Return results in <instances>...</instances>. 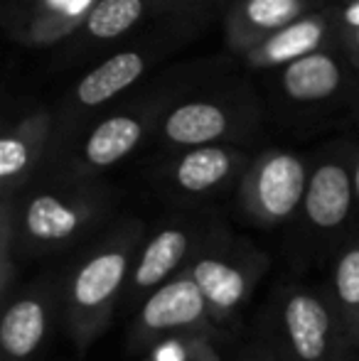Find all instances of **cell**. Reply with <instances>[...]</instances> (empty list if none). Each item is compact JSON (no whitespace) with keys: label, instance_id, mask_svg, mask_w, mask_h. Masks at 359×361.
Instances as JSON below:
<instances>
[{"label":"cell","instance_id":"52a82bcc","mask_svg":"<svg viewBox=\"0 0 359 361\" xmlns=\"http://www.w3.org/2000/svg\"><path fill=\"white\" fill-rule=\"evenodd\" d=\"M57 322H64V273L47 271L20 286L3 305L0 359L32 361L47 347Z\"/></svg>","mask_w":359,"mask_h":361},{"label":"cell","instance_id":"6da1fadb","mask_svg":"<svg viewBox=\"0 0 359 361\" xmlns=\"http://www.w3.org/2000/svg\"><path fill=\"white\" fill-rule=\"evenodd\" d=\"M145 221L121 216L79 248L64 271V332L79 352L109 329L145 238Z\"/></svg>","mask_w":359,"mask_h":361},{"label":"cell","instance_id":"ffe728a7","mask_svg":"<svg viewBox=\"0 0 359 361\" xmlns=\"http://www.w3.org/2000/svg\"><path fill=\"white\" fill-rule=\"evenodd\" d=\"M143 13V0H96L87 15V30L96 39H116L128 32Z\"/></svg>","mask_w":359,"mask_h":361},{"label":"cell","instance_id":"5b68a950","mask_svg":"<svg viewBox=\"0 0 359 361\" xmlns=\"http://www.w3.org/2000/svg\"><path fill=\"white\" fill-rule=\"evenodd\" d=\"M221 224L209 212H175L145 231L121 307L133 314L153 290L182 276Z\"/></svg>","mask_w":359,"mask_h":361},{"label":"cell","instance_id":"7c38bea8","mask_svg":"<svg viewBox=\"0 0 359 361\" xmlns=\"http://www.w3.org/2000/svg\"><path fill=\"white\" fill-rule=\"evenodd\" d=\"M49 143V118L35 114L5 130L0 140V190L3 200H15L28 190L30 180L42 165Z\"/></svg>","mask_w":359,"mask_h":361},{"label":"cell","instance_id":"ba28073f","mask_svg":"<svg viewBox=\"0 0 359 361\" xmlns=\"http://www.w3.org/2000/svg\"><path fill=\"white\" fill-rule=\"evenodd\" d=\"M212 327L214 324H212L205 295L187 273H182L153 290L130 314L126 349L133 357H145L155 344L165 339Z\"/></svg>","mask_w":359,"mask_h":361},{"label":"cell","instance_id":"e0dca14e","mask_svg":"<svg viewBox=\"0 0 359 361\" xmlns=\"http://www.w3.org/2000/svg\"><path fill=\"white\" fill-rule=\"evenodd\" d=\"M145 72V59L138 52H118L111 59H106L104 64H99L96 69L84 76L77 84V99L82 106L94 109V106L106 104L109 99H114L116 94L126 91L130 84L143 76Z\"/></svg>","mask_w":359,"mask_h":361},{"label":"cell","instance_id":"484cf974","mask_svg":"<svg viewBox=\"0 0 359 361\" xmlns=\"http://www.w3.org/2000/svg\"><path fill=\"white\" fill-rule=\"evenodd\" d=\"M350 361H359V352H355V354H352V359Z\"/></svg>","mask_w":359,"mask_h":361},{"label":"cell","instance_id":"2e32d148","mask_svg":"<svg viewBox=\"0 0 359 361\" xmlns=\"http://www.w3.org/2000/svg\"><path fill=\"white\" fill-rule=\"evenodd\" d=\"M325 39V20L320 15H305L298 23L278 30L266 42L256 44L244 54L251 67H276V64H291L300 57L317 52Z\"/></svg>","mask_w":359,"mask_h":361},{"label":"cell","instance_id":"603a6c76","mask_svg":"<svg viewBox=\"0 0 359 361\" xmlns=\"http://www.w3.org/2000/svg\"><path fill=\"white\" fill-rule=\"evenodd\" d=\"M342 23H345L350 30H357L359 27V0H355V3L347 5L345 13H342Z\"/></svg>","mask_w":359,"mask_h":361},{"label":"cell","instance_id":"7a4b0ae2","mask_svg":"<svg viewBox=\"0 0 359 361\" xmlns=\"http://www.w3.org/2000/svg\"><path fill=\"white\" fill-rule=\"evenodd\" d=\"M114 197L96 180H54L15 197V221L23 261L62 256L82 248L106 228Z\"/></svg>","mask_w":359,"mask_h":361},{"label":"cell","instance_id":"cb8c5ba5","mask_svg":"<svg viewBox=\"0 0 359 361\" xmlns=\"http://www.w3.org/2000/svg\"><path fill=\"white\" fill-rule=\"evenodd\" d=\"M350 44L355 47V52H359V27L357 30H350Z\"/></svg>","mask_w":359,"mask_h":361},{"label":"cell","instance_id":"7402d4cb","mask_svg":"<svg viewBox=\"0 0 359 361\" xmlns=\"http://www.w3.org/2000/svg\"><path fill=\"white\" fill-rule=\"evenodd\" d=\"M226 361H283V359L278 357L276 352H273V349L259 337V334H256V337L251 339L249 344L239 347Z\"/></svg>","mask_w":359,"mask_h":361},{"label":"cell","instance_id":"ac0fdd59","mask_svg":"<svg viewBox=\"0 0 359 361\" xmlns=\"http://www.w3.org/2000/svg\"><path fill=\"white\" fill-rule=\"evenodd\" d=\"M342 72L325 52H312L283 69V89L296 101H322L340 89Z\"/></svg>","mask_w":359,"mask_h":361},{"label":"cell","instance_id":"5bb4252c","mask_svg":"<svg viewBox=\"0 0 359 361\" xmlns=\"http://www.w3.org/2000/svg\"><path fill=\"white\" fill-rule=\"evenodd\" d=\"M231 128L229 114L221 106L207 101L182 104L168 114L163 121V135L168 143L178 147H205L217 145V140L226 138Z\"/></svg>","mask_w":359,"mask_h":361},{"label":"cell","instance_id":"d6986e66","mask_svg":"<svg viewBox=\"0 0 359 361\" xmlns=\"http://www.w3.org/2000/svg\"><path fill=\"white\" fill-rule=\"evenodd\" d=\"M226 329H197L155 344L143 361H226Z\"/></svg>","mask_w":359,"mask_h":361},{"label":"cell","instance_id":"8fae6325","mask_svg":"<svg viewBox=\"0 0 359 361\" xmlns=\"http://www.w3.org/2000/svg\"><path fill=\"white\" fill-rule=\"evenodd\" d=\"M145 126L135 116H111L94 126L74 160L59 172L57 180H94L101 170L114 167L138 147Z\"/></svg>","mask_w":359,"mask_h":361},{"label":"cell","instance_id":"3957f363","mask_svg":"<svg viewBox=\"0 0 359 361\" xmlns=\"http://www.w3.org/2000/svg\"><path fill=\"white\" fill-rule=\"evenodd\" d=\"M259 337L283 361H350V344L327 288L286 283L261 312Z\"/></svg>","mask_w":359,"mask_h":361},{"label":"cell","instance_id":"30bf717a","mask_svg":"<svg viewBox=\"0 0 359 361\" xmlns=\"http://www.w3.org/2000/svg\"><path fill=\"white\" fill-rule=\"evenodd\" d=\"M249 162L239 150L224 145L190 147L165 167V185L180 197L200 200L244 177Z\"/></svg>","mask_w":359,"mask_h":361},{"label":"cell","instance_id":"44dd1931","mask_svg":"<svg viewBox=\"0 0 359 361\" xmlns=\"http://www.w3.org/2000/svg\"><path fill=\"white\" fill-rule=\"evenodd\" d=\"M20 268H23V256L18 243L15 200H3L0 204V307L18 293Z\"/></svg>","mask_w":359,"mask_h":361},{"label":"cell","instance_id":"4fadbf2b","mask_svg":"<svg viewBox=\"0 0 359 361\" xmlns=\"http://www.w3.org/2000/svg\"><path fill=\"white\" fill-rule=\"evenodd\" d=\"M305 0H239L226 20L229 44L246 54L271 35L305 18Z\"/></svg>","mask_w":359,"mask_h":361},{"label":"cell","instance_id":"9a60e30c","mask_svg":"<svg viewBox=\"0 0 359 361\" xmlns=\"http://www.w3.org/2000/svg\"><path fill=\"white\" fill-rule=\"evenodd\" d=\"M327 293L345 324L347 339L359 352V233H350L332 253Z\"/></svg>","mask_w":359,"mask_h":361},{"label":"cell","instance_id":"277c9868","mask_svg":"<svg viewBox=\"0 0 359 361\" xmlns=\"http://www.w3.org/2000/svg\"><path fill=\"white\" fill-rule=\"evenodd\" d=\"M269 268L271 256L264 248L236 236L221 221L185 273L205 295L212 324L226 329L254 298Z\"/></svg>","mask_w":359,"mask_h":361},{"label":"cell","instance_id":"9c48e42d","mask_svg":"<svg viewBox=\"0 0 359 361\" xmlns=\"http://www.w3.org/2000/svg\"><path fill=\"white\" fill-rule=\"evenodd\" d=\"M355 162L347 157H327L317 162L308 177L303 200V224L305 233L325 256L332 258L342 241L350 236V224L357 209Z\"/></svg>","mask_w":359,"mask_h":361},{"label":"cell","instance_id":"d4e9b609","mask_svg":"<svg viewBox=\"0 0 359 361\" xmlns=\"http://www.w3.org/2000/svg\"><path fill=\"white\" fill-rule=\"evenodd\" d=\"M355 190H357V204H359V155L355 160Z\"/></svg>","mask_w":359,"mask_h":361},{"label":"cell","instance_id":"8992f818","mask_svg":"<svg viewBox=\"0 0 359 361\" xmlns=\"http://www.w3.org/2000/svg\"><path fill=\"white\" fill-rule=\"evenodd\" d=\"M310 170L303 157L286 150H266L249 162L239 180V207L249 224L276 228L300 214Z\"/></svg>","mask_w":359,"mask_h":361}]
</instances>
